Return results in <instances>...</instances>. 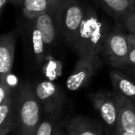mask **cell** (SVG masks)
Wrapping results in <instances>:
<instances>
[{
  "label": "cell",
  "mask_w": 135,
  "mask_h": 135,
  "mask_svg": "<svg viewBox=\"0 0 135 135\" xmlns=\"http://www.w3.org/2000/svg\"><path fill=\"white\" fill-rule=\"evenodd\" d=\"M111 28L105 19L91 7H86L85 16L72 45L79 58H99Z\"/></svg>",
  "instance_id": "obj_1"
},
{
  "label": "cell",
  "mask_w": 135,
  "mask_h": 135,
  "mask_svg": "<svg viewBox=\"0 0 135 135\" xmlns=\"http://www.w3.org/2000/svg\"><path fill=\"white\" fill-rule=\"evenodd\" d=\"M16 98V128L19 135H34L41 122V105L28 83L21 85L15 94Z\"/></svg>",
  "instance_id": "obj_2"
},
{
  "label": "cell",
  "mask_w": 135,
  "mask_h": 135,
  "mask_svg": "<svg viewBox=\"0 0 135 135\" xmlns=\"http://www.w3.org/2000/svg\"><path fill=\"white\" fill-rule=\"evenodd\" d=\"M85 10L86 7L80 0H62L55 8L58 32L71 47L84 19Z\"/></svg>",
  "instance_id": "obj_3"
},
{
  "label": "cell",
  "mask_w": 135,
  "mask_h": 135,
  "mask_svg": "<svg viewBox=\"0 0 135 135\" xmlns=\"http://www.w3.org/2000/svg\"><path fill=\"white\" fill-rule=\"evenodd\" d=\"M108 62L117 69L126 67L129 53V43L128 34L118 28L111 29L104 45L103 52Z\"/></svg>",
  "instance_id": "obj_4"
},
{
  "label": "cell",
  "mask_w": 135,
  "mask_h": 135,
  "mask_svg": "<svg viewBox=\"0 0 135 135\" xmlns=\"http://www.w3.org/2000/svg\"><path fill=\"white\" fill-rule=\"evenodd\" d=\"M41 108L45 116L61 109L66 100V94L52 81H43L34 87Z\"/></svg>",
  "instance_id": "obj_5"
},
{
  "label": "cell",
  "mask_w": 135,
  "mask_h": 135,
  "mask_svg": "<svg viewBox=\"0 0 135 135\" xmlns=\"http://www.w3.org/2000/svg\"><path fill=\"white\" fill-rule=\"evenodd\" d=\"M100 64V58H79L72 72L66 81L68 90L75 92L88 85Z\"/></svg>",
  "instance_id": "obj_6"
},
{
  "label": "cell",
  "mask_w": 135,
  "mask_h": 135,
  "mask_svg": "<svg viewBox=\"0 0 135 135\" xmlns=\"http://www.w3.org/2000/svg\"><path fill=\"white\" fill-rule=\"evenodd\" d=\"M94 108L97 110L102 121L109 131L116 134L118 127V109L113 93L99 92L89 94Z\"/></svg>",
  "instance_id": "obj_7"
},
{
  "label": "cell",
  "mask_w": 135,
  "mask_h": 135,
  "mask_svg": "<svg viewBox=\"0 0 135 135\" xmlns=\"http://www.w3.org/2000/svg\"><path fill=\"white\" fill-rule=\"evenodd\" d=\"M113 96L118 109L117 131H135V103L116 92L113 93Z\"/></svg>",
  "instance_id": "obj_8"
},
{
  "label": "cell",
  "mask_w": 135,
  "mask_h": 135,
  "mask_svg": "<svg viewBox=\"0 0 135 135\" xmlns=\"http://www.w3.org/2000/svg\"><path fill=\"white\" fill-rule=\"evenodd\" d=\"M17 31L2 34L0 37V77L10 75L15 56Z\"/></svg>",
  "instance_id": "obj_9"
},
{
  "label": "cell",
  "mask_w": 135,
  "mask_h": 135,
  "mask_svg": "<svg viewBox=\"0 0 135 135\" xmlns=\"http://www.w3.org/2000/svg\"><path fill=\"white\" fill-rule=\"evenodd\" d=\"M33 21L41 32L46 49L51 48L56 43V33L58 32L55 21V8L33 19Z\"/></svg>",
  "instance_id": "obj_10"
},
{
  "label": "cell",
  "mask_w": 135,
  "mask_h": 135,
  "mask_svg": "<svg viewBox=\"0 0 135 135\" xmlns=\"http://www.w3.org/2000/svg\"><path fill=\"white\" fill-rule=\"evenodd\" d=\"M66 129L68 135H107L93 119L81 116L69 120Z\"/></svg>",
  "instance_id": "obj_11"
},
{
  "label": "cell",
  "mask_w": 135,
  "mask_h": 135,
  "mask_svg": "<svg viewBox=\"0 0 135 135\" xmlns=\"http://www.w3.org/2000/svg\"><path fill=\"white\" fill-rule=\"evenodd\" d=\"M100 8L115 20L121 21L128 13L132 11L134 0H93Z\"/></svg>",
  "instance_id": "obj_12"
},
{
  "label": "cell",
  "mask_w": 135,
  "mask_h": 135,
  "mask_svg": "<svg viewBox=\"0 0 135 135\" xmlns=\"http://www.w3.org/2000/svg\"><path fill=\"white\" fill-rule=\"evenodd\" d=\"M16 127V98L12 94L0 104V135H8Z\"/></svg>",
  "instance_id": "obj_13"
},
{
  "label": "cell",
  "mask_w": 135,
  "mask_h": 135,
  "mask_svg": "<svg viewBox=\"0 0 135 135\" xmlns=\"http://www.w3.org/2000/svg\"><path fill=\"white\" fill-rule=\"evenodd\" d=\"M114 92L131 99L135 103V83L128 76L118 70H113L109 74Z\"/></svg>",
  "instance_id": "obj_14"
},
{
  "label": "cell",
  "mask_w": 135,
  "mask_h": 135,
  "mask_svg": "<svg viewBox=\"0 0 135 135\" xmlns=\"http://www.w3.org/2000/svg\"><path fill=\"white\" fill-rule=\"evenodd\" d=\"M26 29L28 31L29 36L31 37V41H32L34 57H35L36 62L40 64L45 60V51H46V47L44 43L42 34L34 23L33 20H27Z\"/></svg>",
  "instance_id": "obj_15"
},
{
  "label": "cell",
  "mask_w": 135,
  "mask_h": 135,
  "mask_svg": "<svg viewBox=\"0 0 135 135\" xmlns=\"http://www.w3.org/2000/svg\"><path fill=\"white\" fill-rule=\"evenodd\" d=\"M22 12L27 20H33L45 12L54 9L48 0H24Z\"/></svg>",
  "instance_id": "obj_16"
},
{
  "label": "cell",
  "mask_w": 135,
  "mask_h": 135,
  "mask_svg": "<svg viewBox=\"0 0 135 135\" xmlns=\"http://www.w3.org/2000/svg\"><path fill=\"white\" fill-rule=\"evenodd\" d=\"M62 109V108H61ZM61 109L45 116V118L38 125L34 135H55L59 128L57 127L58 120L61 115Z\"/></svg>",
  "instance_id": "obj_17"
},
{
  "label": "cell",
  "mask_w": 135,
  "mask_h": 135,
  "mask_svg": "<svg viewBox=\"0 0 135 135\" xmlns=\"http://www.w3.org/2000/svg\"><path fill=\"white\" fill-rule=\"evenodd\" d=\"M13 94L10 83L8 81V76L0 77V104L4 102L8 97Z\"/></svg>",
  "instance_id": "obj_18"
},
{
  "label": "cell",
  "mask_w": 135,
  "mask_h": 135,
  "mask_svg": "<svg viewBox=\"0 0 135 135\" xmlns=\"http://www.w3.org/2000/svg\"><path fill=\"white\" fill-rule=\"evenodd\" d=\"M120 22L129 33L135 34V11L132 10L127 15H125L121 19Z\"/></svg>",
  "instance_id": "obj_19"
},
{
  "label": "cell",
  "mask_w": 135,
  "mask_h": 135,
  "mask_svg": "<svg viewBox=\"0 0 135 135\" xmlns=\"http://www.w3.org/2000/svg\"><path fill=\"white\" fill-rule=\"evenodd\" d=\"M128 66L135 67V45L132 44H129V53L127 59V63H126V67H128Z\"/></svg>",
  "instance_id": "obj_20"
},
{
  "label": "cell",
  "mask_w": 135,
  "mask_h": 135,
  "mask_svg": "<svg viewBox=\"0 0 135 135\" xmlns=\"http://www.w3.org/2000/svg\"><path fill=\"white\" fill-rule=\"evenodd\" d=\"M10 0H0V13H3V10H4L6 5L9 2Z\"/></svg>",
  "instance_id": "obj_21"
},
{
  "label": "cell",
  "mask_w": 135,
  "mask_h": 135,
  "mask_svg": "<svg viewBox=\"0 0 135 135\" xmlns=\"http://www.w3.org/2000/svg\"><path fill=\"white\" fill-rule=\"evenodd\" d=\"M116 135H135V131H118Z\"/></svg>",
  "instance_id": "obj_22"
},
{
  "label": "cell",
  "mask_w": 135,
  "mask_h": 135,
  "mask_svg": "<svg viewBox=\"0 0 135 135\" xmlns=\"http://www.w3.org/2000/svg\"><path fill=\"white\" fill-rule=\"evenodd\" d=\"M23 1H24V0H10L9 3H11V4L14 5V6L21 7L23 4Z\"/></svg>",
  "instance_id": "obj_23"
},
{
  "label": "cell",
  "mask_w": 135,
  "mask_h": 135,
  "mask_svg": "<svg viewBox=\"0 0 135 135\" xmlns=\"http://www.w3.org/2000/svg\"><path fill=\"white\" fill-rule=\"evenodd\" d=\"M128 39H129V44H132V45H135V34L129 33L128 34Z\"/></svg>",
  "instance_id": "obj_24"
},
{
  "label": "cell",
  "mask_w": 135,
  "mask_h": 135,
  "mask_svg": "<svg viewBox=\"0 0 135 135\" xmlns=\"http://www.w3.org/2000/svg\"><path fill=\"white\" fill-rule=\"evenodd\" d=\"M48 1H49V3L51 4V6H52L54 8H56V7L57 6L60 2H61L62 0H48Z\"/></svg>",
  "instance_id": "obj_25"
},
{
  "label": "cell",
  "mask_w": 135,
  "mask_h": 135,
  "mask_svg": "<svg viewBox=\"0 0 135 135\" xmlns=\"http://www.w3.org/2000/svg\"><path fill=\"white\" fill-rule=\"evenodd\" d=\"M55 135H65V134H64V133L62 132V131H61V129H58L57 131H56V134H55Z\"/></svg>",
  "instance_id": "obj_26"
},
{
  "label": "cell",
  "mask_w": 135,
  "mask_h": 135,
  "mask_svg": "<svg viewBox=\"0 0 135 135\" xmlns=\"http://www.w3.org/2000/svg\"><path fill=\"white\" fill-rule=\"evenodd\" d=\"M133 11H135V2H134V6H133Z\"/></svg>",
  "instance_id": "obj_27"
},
{
  "label": "cell",
  "mask_w": 135,
  "mask_h": 135,
  "mask_svg": "<svg viewBox=\"0 0 135 135\" xmlns=\"http://www.w3.org/2000/svg\"><path fill=\"white\" fill-rule=\"evenodd\" d=\"M134 70H135V67H134Z\"/></svg>",
  "instance_id": "obj_28"
},
{
  "label": "cell",
  "mask_w": 135,
  "mask_h": 135,
  "mask_svg": "<svg viewBox=\"0 0 135 135\" xmlns=\"http://www.w3.org/2000/svg\"><path fill=\"white\" fill-rule=\"evenodd\" d=\"M134 1H135V0H134Z\"/></svg>",
  "instance_id": "obj_29"
}]
</instances>
